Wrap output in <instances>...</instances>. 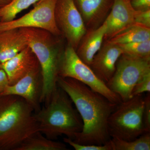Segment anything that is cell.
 <instances>
[{"mask_svg":"<svg viewBox=\"0 0 150 150\" xmlns=\"http://www.w3.org/2000/svg\"><path fill=\"white\" fill-rule=\"evenodd\" d=\"M62 142L50 139L38 131L26 139L17 150H67Z\"/></svg>","mask_w":150,"mask_h":150,"instance_id":"cell-17","label":"cell"},{"mask_svg":"<svg viewBox=\"0 0 150 150\" xmlns=\"http://www.w3.org/2000/svg\"><path fill=\"white\" fill-rule=\"evenodd\" d=\"M117 45L121 48L123 54L142 59H150V40Z\"/></svg>","mask_w":150,"mask_h":150,"instance_id":"cell-21","label":"cell"},{"mask_svg":"<svg viewBox=\"0 0 150 150\" xmlns=\"http://www.w3.org/2000/svg\"><path fill=\"white\" fill-rule=\"evenodd\" d=\"M150 40V28L135 23L109 40L112 44L119 45Z\"/></svg>","mask_w":150,"mask_h":150,"instance_id":"cell-18","label":"cell"},{"mask_svg":"<svg viewBox=\"0 0 150 150\" xmlns=\"http://www.w3.org/2000/svg\"><path fill=\"white\" fill-rule=\"evenodd\" d=\"M143 121L146 132H150V93H147L144 96L143 109Z\"/></svg>","mask_w":150,"mask_h":150,"instance_id":"cell-25","label":"cell"},{"mask_svg":"<svg viewBox=\"0 0 150 150\" xmlns=\"http://www.w3.org/2000/svg\"><path fill=\"white\" fill-rule=\"evenodd\" d=\"M40 0H12L10 3L0 9V22L11 21L16 16Z\"/></svg>","mask_w":150,"mask_h":150,"instance_id":"cell-20","label":"cell"},{"mask_svg":"<svg viewBox=\"0 0 150 150\" xmlns=\"http://www.w3.org/2000/svg\"><path fill=\"white\" fill-rule=\"evenodd\" d=\"M112 150H150V132L142 134L134 140L126 141L111 138Z\"/></svg>","mask_w":150,"mask_h":150,"instance_id":"cell-19","label":"cell"},{"mask_svg":"<svg viewBox=\"0 0 150 150\" xmlns=\"http://www.w3.org/2000/svg\"><path fill=\"white\" fill-rule=\"evenodd\" d=\"M80 13L87 29L102 24L112 8L113 0H74Z\"/></svg>","mask_w":150,"mask_h":150,"instance_id":"cell-14","label":"cell"},{"mask_svg":"<svg viewBox=\"0 0 150 150\" xmlns=\"http://www.w3.org/2000/svg\"><path fill=\"white\" fill-rule=\"evenodd\" d=\"M106 29L107 25L104 21L98 27L87 31L76 50L80 59L89 67L102 47Z\"/></svg>","mask_w":150,"mask_h":150,"instance_id":"cell-15","label":"cell"},{"mask_svg":"<svg viewBox=\"0 0 150 150\" xmlns=\"http://www.w3.org/2000/svg\"><path fill=\"white\" fill-rule=\"evenodd\" d=\"M54 17L56 25L68 45L76 50L87 29L74 0H57Z\"/></svg>","mask_w":150,"mask_h":150,"instance_id":"cell-8","label":"cell"},{"mask_svg":"<svg viewBox=\"0 0 150 150\" xmlns=\"http://www.w3.org/2000/svg\"><path fill=\"white\" fill-rule=\"evenodd\" d=\"M144 96L143 94L135 96L117 105L108 122L111 138L131 141L147 132L143 121Z\"/></svg>","mask_w":150,"mask_h":150,"instance_id":"cell-5","label":"cell"},{"mask_svg":"<svg viewBox=\"0 0 150 150\" xmlns=\"http://www.w3.org/2000/svg\"><path fill=\"white\" fill-rule=\"evenodd\" d=\"M8 84V79L6 73L2 69H0V95Z\"/></svg>","mask_w":150,"mask_h":150,"instance_id":"cell-27","label":"cell"},{"mask_svg":"<svg viewBox=\"0 0 150 150\" xmlns=\"http://www.w3.org/2000/svg\"><path fill=\"white\" fill-rule=\"evenodd\" d=\"M35 113L21 97L0 95V150H17L25 140L39 131Z\"/></svg>","mask_w":150,"mask_h":150,"instance_id":"cell-2","label":"cell"},{"mask_svg":"<svg viewBox=\"0 0 150 150\" xmlns=\"http://www.w3.org/2000/svg\"><path fill=\"white\" fill-rule=\"evenodd\" d=\"M38 59L43 80L41 103L48 102L58 87L59 64L63 50L56 35L38 28H19Z\"/></svg>","mask_w":150,"mask_h":150,"instance_id":"cell-4","label":"cell"},{"mask_svg":"<svg viewBox=\"0 0 150 150\" xmlns=\"http://www.w3.org/2000/svg\"><path fill=\"white\" fill-rule=\"evenodd\" d=\"M59 76L79 81L113 103L118 104L122 101L120 97L110 90L106 84L97 76L90 67L80 59L75 49L69 45L62 53Z\"/></svg>","mask_w":150,"mask_h":150,"instance_id":"cell-6","label":"cell"},{"mask_svg":"<svg viewBox=\"0 0 150 150\" xmlns=\"http://www.w3.org/2000/svg\"><path fill=\"white\" fill-rule=\"evenodd\" d=\"M150 93V72L145 75L134 86L132 96Z\"/></svg>","mask_w":150,"mask_h":150,"instance_id":"cell-23","label":"cell"},{"mask_svg":"<svg viewBox=\"0 0 150 150\" xmlns=\"http://www.w3.org/2000/svg\"><path fill=\"white\" fill-rule=\"evenodd\" d=\"M150 72V59L123 54L116 63L114 74L106 83L110 90L122 101L133 97L134 86L145 75Z\"/></svg>","mask_w":150,"mask_h":150,"instance_id":"cell-7","label":"cell"},{"mask_svg":"<svg viewBox=\"0 0 150 150\" xmlns=\"http://www.w3.org/2000/svg\"><path fill=\"white\" fill-rule=\"evenodd\" d=\"M1 63H0V67H1Z\"/></svg>","mask_w":150,"mask_h":150,"instance_id":"cell-29","label":"cell"},{"mask_svg":"<svg viewBox=\"0 0 150 150\" xmlns=\"http://www.w3.org/2000/svg\"><path fill=\"white\" fill-rule=\"evenodd\" d=\"M28 46L27 40L19 28L0 31V63L13 58Z\"/></svg>","mask_w":150,"mask_h":150,"instance_id":"cell-16","label":"cell"},{"mask_svg":"<svg viewBox=\"0 0 150 150\" xmlns=\"http://www.w3.org/2000/svg\"><path fill=\"white\" fill-rule=\"evenodd\" d=\"M64 142L76 150H112L111 140L103 145H84L76 143L69 138H64Z\"/></svg>","mask_w":150,"mask_h":150,"instance_id":"cell-22","label":"cell"},{"mask_svg":"<svg viewBox=\"0 0 150 150\" xmlns=\"http://www.w3.org/2000/svg\"><path fill=\"white\" fill-rule=\"evenodd\" d=\"M123 54L118 45L106 40L94 57L90 67L97 76L106 84L114 74L116 63Z\"/></svg>","mask_w":150,"mask_h":150,"instance_id":"cell-12","label":"cell"},{"mask_svg":"<svg viewBox=\"0 0 150 150\" xmlns=\"http://www.w3.org/2000/svg\"><path fill=\"white\" fill-rule=\"evenodd\" d=\"M135 12L130 0H113L112 8L104 21L107 25L104 39L109 40L135 24Z\"/></svg>","mask_w":150,"mask_h":150,"instance_id":"cell-11","label":"cell"},{"mask_svg":"<svg viewBox=\"0 0 150 150\" xmlns=\"http://www.w3.org/2000/svg\"><path fill=\"white\" fill-rule=\"evenodd\" d=\"M35 116L39 131L50 139L64 135L74 141L83 128L82 120L72 101L58 86Z\"/></svg>","mask_w":150,"mask_h":150,"instance_id":"cell-3","label":"cell"},{"mask_svg":"<svg viewBox=\"0 0 150 150\" xmlns=\"http://www.w3.org/2000/svg\"><path fill=\"white\" fill-rule=\"evenodd\" d=\"M12 0H0V9L8 5Z\"/></svg>","mask_w":150,"mask_h":150,"instance_id":"cell-28","label":"cell"},{"mask_svg":"<svg viewBox=\"0 0 150 150\" xmlns=\"http://www.w3.org/2000/svg\"><path fill=\"white\" fill-rule=\"evenodd\" d=\"M57 0H40L29 12L11 21L0 22V31L15 28H41L56 36L61 35L56 25L54 10Z\"/></svg>","mask_w":150,"mask_h":150,"instance_id":"cell-9","label":"cell"},{"mask_svg":"<svg viewBox=\"0 0 150 150\" xmlns=\"http://www.w3.org/2000/svg\"><path fill=\"white\" fill-rule=\"evenodd\" d=\"M57 85L68 95L83 123L74 142L81 145H103L111 139L108 118L118 104L113 103L82 83L59 77Z\"/></svg>","mask_w":150,"mask_h":150,"instance_id":"cell-1","label":"cell"},{"mask_svg":"<svg viewBox=\"0 0 150 150\" xmlns=\"http://www.w3.org/2000/svg\"><path fill=\"white\" fill-rule=\"evenodd\" d=\"M134 20L135 23L150 28V9L136 11Z\"/></svg>","mask_w":150,"mask_h":150,"instance_id":"cell-24","label":"cell"},{"mask_svg":"<svg viewBox=\"0 0 150 150\" xmlns=\"http://www.w3.org/2000/svg\"><path fill=\"white\" fill-rule=\"evenodd\" d=\"M39 67L37 58L28 46L13 58L1 64L0 69L4 71L8 85H11Z\"/></svg>","mask_w":150,"mask_h":150,"instance_id":"cell-13","label":"cell"},{"mask_svg":"<svg viewBox=\"0 0 150 150\" xmlns=\"http://www.w3.org/2000/svg\"><path fill=\"white\" fill-rule=\"evenodd\" d=\"M131 6L136 11L150 9V0H130Z\"/></svg>","mask_w":150,"mask_h":150,"instance_id":"cell-26","label":"cell"},{"mask_svg":"<svg viewBox=\"0 0 150 150\" xmlns=\"http://www.w3.org/2000/svg\"><path fill=\"white\" fill-rule=\"evenodd\" d=\"M43 80L40 67L30 71L11 85L7 86L2 95H13L27 101L36 112L41 108Z\"/></svg>","mask_w":150,"mask_h":150,"instance_id":"cell-10","label":"cell"}]
</instances>
